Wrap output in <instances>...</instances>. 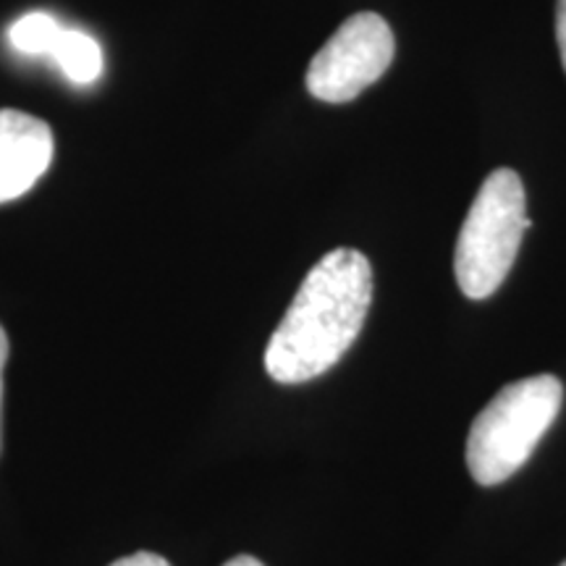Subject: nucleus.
Wrapping results in <instances>:
<instances>
[{
    "instance_id": "1",
    "label": "nucleus",
    "mask_w": 566,
    "mask_h": 566,
    "mask_svg": "<svg viewBox=\"0 0 566 566\" xmlns=\"http://www.w3.org/2000/svg\"><path fill=\"white\" fill-rule=\"evenodd\" d=\"M373 302V268L363 252L338 247L310 268L273 331L265 370L275 384H307L328 373L357 342Z\"/></svg>"
},
{
    "instance_id": "2",
    "label": "nucleus",
    "mask_w": 566,
    "mask_h": 566,
    "mask_svg": "<svg viewBox=\"0 0 566 566\" xmlns=\"http://www.w3.org/2000/svg\"><path fill=\"white\" fill-rule=\"evenodd\" d=\"M564 401L556 375L514 380L475 417L467 438V467L480 485H499L533 457Z\"/></svg>"
},
{
    "instance_id": "3",
    "label": "nucleus",
    "mask_w": 566,
    "mask_h": 566,
    "mask_svg": "<svg viewBox=\"0 0 566 566\" xmlns=\"http://www.w3.org/2000/svg\"><path fill=\"white\" fill-rule=\"evenodd\" d=\"M527 218V195L520 174L499 168L480 187L459 231L454 273L464 296L488 300L506 281L520 252Z\"/></svg>"
},
{
    "instance_id": "4",
    "label": "nucleus",
    "mask_w": 566,
    "mask_h": 566,
    "mask_svg": "<svg viewBox=\"0 0 566 566\" xmlns=\"http://www.w3.org/2000/svg\"><path fill=\"white\" fill-rule=\"evenodd\" d=\"M394 51V32L384 17L370 11L354 13L310 61V95L323 103L354 101L386 74Z\"/></svg>"
},
{
    "instance_id": "5",
    "label": "nucleus",
    "mask_w": 566,
    "mask_h": 566,
    "mask_svg": "<svg viewBox=\"0 0 566 566\" xmlns=\"http://www.w3.org/2000/svg\"><path fill=\"white\" fill-rule=\"evenodd\" d=\"M53 153V132L42 118L0 111V205L30 192L51 168Z\"/></svg>"
},
{
    "instance_id": "6",
    "label": "nucleus",
    "mask_w": 566,
    "mask_h": 566,
    "mask_svg": "<svg viewBox=\"0 0 566 566\" xmlns=\"http://www.w3.org/2000/svg\"><path fill=\"white\" fill-rule=\"evenodd\" d=\"M51 59L59 63L63 76L76 87H87V84L97 82L105 69L101 42L87 32L71 30V27H63Z\"/></svg>"
},
{
    "instance_id": "7",
    "label": "nucleus",
    "mask_w": 566,
    "mask_h": 566,
    "mask_svg": "<svg viewBox=\"0 0 566 566\" xmlns=\"http://www.w3.org/2000/svg\"><path fill=\"white\" fill-rule=\"evenodd\" d=\"M63 24L51 13L32 11L9 27V45L21 55H51Z\"/></svg>"
},
{
    "instance_id": "8",
    "label": "nucleus",
    "mask_w": 566,
    "mask_h": 566,
    "mask_svg": "<svg viewBox=\"0 0 566 566\" xmlns=\"http://www.w3.org/2000/svg\"><path fill=\"white\" fill-rule=\"evenodd\" d=\"M111 566H171V564H168L166 558L158 556V554H147V551H139V554L118 558V562H113Z\"/></svg>"
},
{
    "instance_id": "9",
    "label": "nucleus",
    "mask_w": 566,
    "mask_h": 566,
    "mask_svg": "<svg viewBox=\"0 0 566 566\" xmlns=\"http://www.w3.org/2000/svg\"><path fill=\"white\" fill-rule=\"evenodd\" d=\"M556 42L558 51H562V63L566 71V0H558L556 3Z\"/></svg>"
},
{
    "instance_id": "10",
    "label": "nucleus",
    "mask_w": 566,
    "mask_h": 566,
    "mask_svg": "<svg viewBox=\"0 0 566 566\" xmlns=\"http://www.w3.org/2000/svg\"><path fill=\"white\" fill-rule=\"evenodd\" d=\"M6 359H9V336H6V328L0 325V405H3V367Z\"/></svg>"
},
{
    "instance_id": "11",
    "label": "nucleus",
    "mask_w": 566,
    "mask_h": 566,
    "mask_svg": "<svg viewBox=\"0 0 566 566\" xmlns=\"http://www.w3.org/2000/svg\"><path fill=\"white\" fill-rule=\"evenodd\" d=\"M223 566H265V564L254 556H237L231 558V562H226Z\"/></svg>"
},
{
    "instance_id": "12",
    "label": "nucleus",
    "mask_w": 566,
    "mask_h": 566,
    "mask_svg": "<svg viewBox=\"0 0 566 566\" xmlns=\"http://www.w3.org/2000/svg\"><path fill=\"white\" fill-rule=\"evenodd\" d=\"M562 566H566V562H564V564H562Z\"/></svg>"
}]
</instances>
